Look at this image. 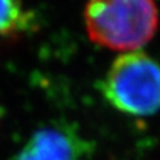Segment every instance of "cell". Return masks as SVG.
<instances>
[{"label": "cell", "mask_w": 160, "mask_h": 160, "mask_svg": "<svg viewBox=\"0 0 160 160\" xmlns=\"http://www.w3.org/2000/svg\"><path fill=\"white\" fill-rule=\"evenodd\" d=\"M84 22L93 43L113 51H135L156 33L159 13L153 0H88Z\"/></svg>", "instance_id": "cell-1"}, {"label": "cell", "mask_w": 160, "mask_h": 160, "mask_svg": "<svg viewBox=\"0 0 160 160\" xmlns=\"http://www.w3.org/2000/svg\"><path fill=\"white\" fill-rule=\"evenodd\" d=\"M103 95L119 111L149 116L160 109V64L143 52L113 60L103 82Z\"/></svg>", "instance_id": "cell-2"}, {"label": "cell", "mask_w": 160, "mask_h": 160, "mask_svg": "<svg viewBox=\"0 0 160 160\" xmlns=\"http://www.w3.org/2000/svg\"><path fill=\"white\" fill-rule=\"evenodd\" d=\"M83 149L75 133L58 127L35 132L12 160H80Z\"/></svg>", "instance_id": "cell-3"}, {"label": "cell", "mask_w": 160, "mask_h": 160, "mask_svg": "<svg viewBox=\"0 0 160 160\" xmlns=\"http://www.w3.org/2000/svg\"><path fill=\"white\" fill-rule=\"evenodd\" d=\"M32 15L24 8L23 0H0V36H13L28 29Z\"/></svg>", "instance_id": "cell-4"}]
</instances>
